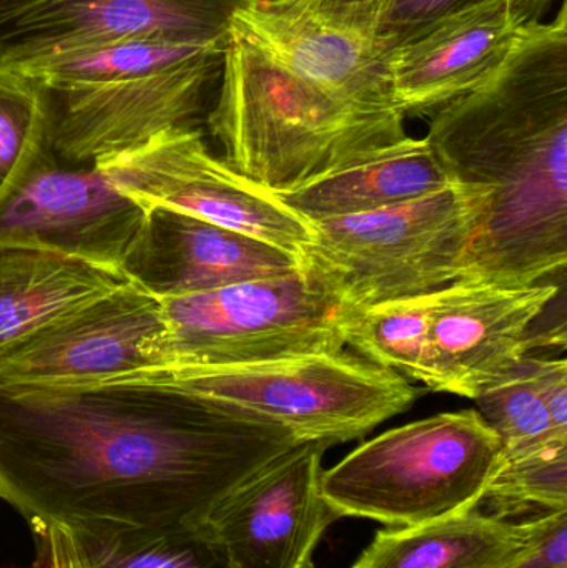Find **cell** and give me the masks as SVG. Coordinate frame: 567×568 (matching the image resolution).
Masks as SVG:
<instances>
[{"label": "cell", "instance_id": "12", "mask_svg": "<svg viewBox=\"0 0 567 568\" xmlns=\"http://www.w3.org/2000/svg\"><path fill=\"white\" fill-rule=\"evenodd\" d=\"M333 444L305 440L236 487L202 532L232 568H313L320 539L338 517L320 493Z\"/></svg>", "mask_w": 567, "mask_h": 568}, {"label": "cell", "instance_id": "5", "mask_svg": "<svg viewBox=\"0 0 567 568\" xmlns=\"http://www.w3.org/2000/svg\"><path fill=\"white\" fill-rule=\"evenodd\" d=\"M505 464L498 434L475 409L386 430L323 470L320 493L338 519L412 527L482 506Z\"/></svg>", "mask_w": 567, "mask_h": 568}, {"label": "cell", "instance_id": "21", "mask_svg": "<svg viewBox=\"0 0 567 568\" xmlns=\"http://www.w3.org/2000/svg\"><path fill=\"white\" fill-rule=\"evenodd\" d=\"M75 568H232L199 527L59 526Z\"/></svg>", "mask_w": 567, "mask_h": 568}, {"label": "cell", "instance_id": "17", "mask_svg": "<svg viewBox=\"0 0 567 568\" xmlns=\"http://www.w3.org/2000/svg\"><path fill=\"white\" fill-rule=\"evenodd\" d=\"M233 26L286 69L368 112L399 113L389 87L386 50L362 30L326 22L275 0H260Z\"/></svg>", "mask_w": 567, "mask_h": 568}, {"label": "cell", "instance_id": "9", "mask_svg": "<svg viewBox=\"0 0 567 568\" xmlns=\"http://www.w3.org/2000/svg\"><path fill=\"white\" fill-rule=\"evenodd\" d=\"M113 185L145 205L189 213L302 256L312 225L216 159L199 129H172L95 162Z\"/></svg>", "mask_w": 567, "mask_h": 568}, {"label": "cell", "instance_id": "15", "mask_svg": "<svg viewBox=\"0 0 567 568\" xmlns=\"http://www.w3.org/2000/svg\"><path fill=\"white\" fill-rule=\"evenodd\" d=\"M300 256L189 213L149 205L122 265L123 275L159 300L205 293L300 272Z\"/></svg>", "mask_w": 567, "mask_h": 568}, {"label": "cell", "instance_id": "27", "mask_svg": "<svg viewBox=\"0 0 567 568\" xmlns=\"http://www.w3.org/2000/svg\"><path fill=\"white\" fill-rule=\"evenodd\" d=\"M522 526L528 550L515 568H567V510L531 517Z\"/></svg>", "mask_w": 567, "mask_h": 568}, {"label": "cell", "instance_id": "7", "mask_svg": "<svg viewBox=\"0 0 567 568\" xmlns=\"http://www.w3.org/2000/svg\"><path fill=\"white\" fill-rule=\"evenodd\" d=\"M126 377L173 384L333 446L366 436L419 397L412 381L345 351Z\"/></svg>", "mask_w": 567, "mask_h": 568}, {"label": "cell", "instance_id": "11", "mask_svg": "<svg viewBox=\"0 0 567 568\" xmlns=\"http://www.w3.org/2000/svg\"><path fill=\"white\" fill-rule=\"evenodd\" d=\"M146 212L97 163L69 165L49 150L0 203V242L122 272Z\"/></svg>", "mask_w": 567, "mask_h": 568}, {"label": "cell", "instance_id": "29", "mask_svg": "<svg viewBox=\"0 0 567 568\" xmlns=\"http://www.w3.org/2000/svg\"><path fill=\"white\" fill-rule=\"evenodd\" d=\"M531 361L536 387L539 396L545 400L546 409L553 423L559 429L567 430V364L566 359H536Z\"/></svg>", "mask_w": 567, "mask_h": 568}, {"label": "cell", "instance_id": "13", "mask_svg": "<svg viewBox=\"0 0 567 568\" xmlns=\"http://www.w3.org/2000/svg\"><path fill=\"white\" fill-rule=\"evenodd\" d=\"M163 331L162 301L126 283L0 353V383L93 384L143 373L155 367L143 344Z\"/></svg>", "mask_w": 567, "mask_h": 568}, {"label": "cell", "instance_id": "22", "mask_svg": "<svg viewBox=\"0 0 567 568\" xmlns=\"http://www.w3.org/2000/svg\"><path fill=\"white\" fill-rule=\"evenodd\" d=\"M435 293L345 311V346L376 366L429 387V327Z\"/></svg>", "mask_w": 567, "mask_h": 568}, {"label": "cell", "instance_id": "3", "mask_svg": "<svg viewBox=\"0 0 567 568\" xmlns=\"http://www.w3.org/2000/svg\"><path fill=\"white\" fill-rule=\"evenodd\" d=\"M403 120L330 95L235 26L206 115L226 165L270 193L302 189L402 142Z\"/></svg>", "mask_w": 567, "mask_h": 568}, {"label": "cell", "instance_id": "24", "mask_svg": "<svg viewBox=\"0 0 567 568\" xmlns=\"http://www.w3.org/2000/svg\"><path fill=\"white\" fill-rule=\"evenodd\" d=\"M475 400L483 419L498 434L505 459L567 440V430L553 423L539 396L528 356Z\"/></svg>", "mask_w": 567, "mask_h": 568}, {"label": "cell", "instance_id": "2", "mask_svg": "<svg viewBox=\"0 0 567 568\" xmlns=\"http://www.w3.org/2000/svg\"><path fill=\"white\" fill-rule=\"evenodd\" d=\"M429 146L479 219L458 282L531 286L567 263V10L525 27L498 72L433 113Z\"/></svg>", "mask_w": 567, "mask_h": 568}, {"label": "cell", "instance_id": "23", "mask_svg": "<svg viewBox=\"0 0 567 568\" xmlns=\"http://www.w3.org/2000/svg\"><path fill=\"white\" fill-rule=\"evenodd\" d=\"M49 150L42 87L20 70L0 65V203Z\"/></svg>", "mask_w": 567, "mask_h": 568}, {"label": "cell", "instance_id": "6", "mask_svg": "<svg viewBox=\"0 0 567 568\" xmlns=\"http://www.w3.org/2000/svg\"><path fill=\"white\" fill-rule=\"evenodd\" d=\"M459 186L392 209L312 223L302 272L343 310L423 296L458 282L478 225Z\"/></svg>", "mask_w": 567, "mask_h": 568}, {"label": "cell", "instance_id": "28", "mask_svg": "<svg viewBox=\"0 0 567 568\" xmlns=\"http://www.w3.org/2000/svg\"><path fill=\"white\" fill-rule=\"evenodd\" d=\"M286 9L300 10L326 22L373 36L376 17L385 0H275Z\"/></svg>", "mask_w": 567, "mask_h": 568}, {"label": "cell", "instance_id": "30", "mask_svg": "<svg viewBox=\"0 0 567 568\" xmlns=\"http://www.w3.org/2000/svg\"><path fill=\"white\" fill-rule=\"evenodd\" d=\"M36 540V568H75L55 524H29Z\"/></svg>", "mask_w": 567, "mask_h": 568}, {"label": "cell", "instance_id": "14", "mask_svg": "<svg viewBox=\"0 0 567 568\" xmlns=\"http://www.w3.org/2000/svg\"><path fill=\"white\" fill-rule=\"evenodd\" d=\"M556 283L531 286L456 282L435 293L428 389L476 397L525 359L529 331L558 297Z\"/></svg>", "mask_w": 567, "mask_h": 568}, {"label": "cell", "instance_id": "25", "mask_svg": "<svg viewBox=\"0 0 567 568\" xmlns=\"http://www.w3.org/2000/svg\"><path fill=\"white\" fill-rule=\"evenodd\" d=\"M483 503L505 520L523 513L567 510V440L505 459Z\"/></svg>", "mask_w": 567, "mask_h": 568}, {"label": "cell", "instance_id": "16", "mask_svg": "<svg viewBox=\"0 0 567 568\" xmlns=\"http://www.w3.org/2000/svg\"><path fill=\"white\" fill-rule=\"evenodd\" d=\"M525 27L512 0H485L429 23L386 53L403 116L433 115L492 79Z\"/></svg>", "mask_w": 567, "mask_h": 568}, {"label": "cell", "instance_id": "4", "mask_svg": "<svg viewBox=\"0 0 567 568\" xmlns=\"http://www.w3.org/2000/svg\"><path fill=\"white\" fill-rule=\"evenodd\" d=\"M226 45L130 40L22 67L42 87L50 149L92 165L172 129H196Z\"/></svg>", "mask_w": 567, "mask_h": 568}, {"label": "cell", "instance_id": "31", "mask_svg": "<svg viewBox=\"0 0 567 568\" xmlns=\"http://www.w3.org/2000/svg\"><path fill=\"white\" fill-rule=\"evenodd\" d=\"M551 3L553 0H512L513 12L523 27L541 22Z\"/></svg>", "mask_w": 567, "mask_h": 568}, {"label": "cell", "instance_id": "8", "mask_svg": "<svg viewBox=\"0 0 567 568\" xmlns=\"http://www.w3.org/2000/svg\"><path fill=\"white\" fill-rule=\"evenodd\" d=\"M160 301L165 331L143 344L153 369L239 366L346 347L345 310L302 268Z\"/></svg>", "mask_w": 567, "mask_h": 568}, {"label": "cell", "instance_id": "18", "mask_svg": "<svg viewBox=\"0 0 567 568\" xmlns=\"http://www.w3.org/2000/svg\"><path fill=\"white\" fill-rule=\"evenodd\" d=\"M452 185L428 140L406 136L356 165L293 192L272 195L312 225L323 220L392 209Z\"/></svg>", "mask_w": 567, "mask_h": 568}, {"label": "cell", "instance_id": "20", "mask_svg": "<svg viewBox=\"0 0 567 568\" xmlns=\"http://www.w3.org/2000/svg\"><path fill=\"white\" fill-rule=\"evenodd\" d=\"M528 550L522 524L472 510L379 530L352 568H515Z\"/></svg>", "mask_w": 567, "mask_h": 568}, {"label": "cell", "instance_id": "1", "mask_svg": "<svg viewBox=\"0 0 567 568\" xmlns=\"http://www.w3.org/2000/svg\"><path fill=\"white\" fill-rule=\"evenodd\" d=\"M302 443L282 424L156 381L0 383V500L29 524L199 527Z\"/></svg>", "mask_w": 567, "mask_h": 568}, {"label": "cell", "instance_id": "26", "mask_svg": "<svg viewBox=\"0 0 567 568\" xmlns=\"http://www.w3.org/2000/svg\"><path fill=\"white\" fill-rule=\"evenodd\" d=\"M482 2L485 0H385L372 33L388 52L429 23Z\"/></svg>", "mask_w": 567, "mask_h": 568}, {"label": "cell", "instance_id": "10", "mask_svg": "<svg viewBox=\"0 0 567 568\" xmlns=\"http://www.w3.org/2000/svg\"><path fill=\"white\" fill-rule=\"evenodd\" d=\"M260 0H0V65L130 40L226 45L236 16Z\"/></svg>", "mask_w": 567, "mask_h": 568}, {"label": "cell", "instance_id": "19", "mask_svg": "<svg viewBox=\"0 0 567 568\" xmlns=\"http://www.w3.org/2000/svg\"><path fill=\"white\" fill-rule=\"evenodd\" d=\"M126 283L120 270L0 242V353Z\"/></svg>", "mask_w": 567, "mask_h": 568}]
</instances>
